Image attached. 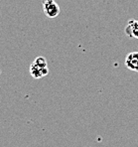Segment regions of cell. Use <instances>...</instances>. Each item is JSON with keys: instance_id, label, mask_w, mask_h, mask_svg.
I'll list each match as a JSON object with an SVG mask.
<instances>
[{"instance_id": "cell-4", "label": "cell", "mask_w": 138, "mask_h": 147, "mask_svg": "<svg viewBox=\"0 0 138 147\" xmlns=\"http://www.w3.org/2000/svg\"><path fill=\"white\" fill-rule=\"evenodd\" d=\"M124 32L129 38H135L138 39V20L134 19H130L127 22L125 26Z\"/></svg>"}, {"instance_id": "cell-1", "label": "cell", "mask_w": 138, "mask_h": 147, "mask_svg": "<svg viewBox=\"0 0 138 147\" xmlns=\"http://www.w3.org/2000/svg\"><path fill=\"white\" fill-rule=\"evenodd\" d=\"M49 73L48 63L44 57H37L30 66V75L34 79H42Z\"/></svg>"}, {"instance_id": "cell-2", "label": "cell", "mask_w": 138, "mask_h": 147, "mask_svg": "<svg viewBox=\"0 0 138 147\" xmlns=\"http://www.w3.org/2000/svg\"><path fill=\"white\" fill-rule=\"evenodd\" d=\"M43 11L48 18H56L59 16L61 9L55 0H43Z\"/></svg>"}, {"instance_id": "cell-3", "label": "cell", "mask_w": 138, "mask_h": 147, "mask_svg": "<svg viewBox=\"0 0 138 147\" xmlns=\"http://www.w3.org/2000/svg\"><path fill=\"white\" fill-rule=\"evenodd\" d=\"M125 66L128 70L138 73V52H131L126 56Z\"/></svg>"}]
</instances>
